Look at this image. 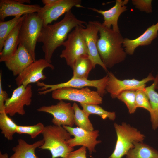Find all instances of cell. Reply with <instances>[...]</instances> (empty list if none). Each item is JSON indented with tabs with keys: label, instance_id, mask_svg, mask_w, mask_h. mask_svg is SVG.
<instances>
[{
	"label": "cell",
	"instance_id": "7c38bea8",
	"mask_svg": "<svg viewBox=\"0 0 158 158\" xmlns=\"http://www.w3.org/2000/svg\"><path fill=\"white\" fill-rule=\"evenodd\" d=\"M63 127L74 136L67 141L68 145L71 147L82 146L87 148L90 154L96 152L95 147L97 145L101 142L100 140H97L99 135L98 130L87 131L78 127L73 128L66 126Z\"/></svg>",
	"mask_w": 158,
	"mask_h": 158
},
{
	"label": "cell",
	"instance_id": "ba28073f",
	"mask_svg": "<svg viewBox=\"0 0 158 158\" xmlns=\"http://www.w3.org/2000/svg\"><path fill=\"white\" fill-rule=\"evenodd\" d=\"M52 98L59 101L68 100L80 104H100L103 99L97 91L91 90L87 87L80 89L71 87H64L52 92Z\"/></svg>",
	"mask_w": 158,
	"mask_h": 158
},
{
	"label": "cell",
	"instance_id": "ac0fdd59",
	"mask_svg": "<svg viewBox=\"0 0 158 158\" xmlns=\"http://www.w3.org/2000/svg\"><path fill=\"white\" fill-rule=\"evenodd\" d=\"M158 35V21L149 27L141 35L135 39L124 38L123 46L127 54L132 55L135 49L141 46H147Z\"/></svg>",
	"mask_w": 158,
	"mask_h": 158
},
{
	"label": "cell",
	"instance_id": "8992f818",
	"mask_svg": "<svg viewBox=\"0 0 158 158\" xmlns=\"http://www.w3.org/2000/svg\"><path fill=\"white\" fill-rule=\"evenodd\" d=\"M80 27L78 26L68 34L63 45L65 47L60 57L64 58L67 65L72 69L76 60L80 57L88 56V50Z\"/></svg>",
	"mask_w": 158,
	"mask_h": 158
},
{
	"label": "cell",
	"instance_id": "603a6c76",
	"mask_svg": "<svg viewBox=\"0 0 158 158\" xmlns=\"http://www.w3.org/2000/svg\"><path fill=\"white\" fill-rule=\"evenodd\" d=\"M126 158H158V151L143 142H135Z\"/></svg>",
	"mask_w": 158,
	"mask_h": 158
},
{
	"label": "cell",
	"instance_id": "30bf717a",
	"mask_svg": "<svg viewBox=\"0 0 158 158\" xmlns=\"http://www.w3.org/2000/svg\"><path fill=\"white\" fill-rule=\"evenodd\" d=\"M32 95L31 85L26 87L23 85L18 86L13 91L11 97L5 102L6 113L11 116L17 114L21 115H24L25 111L24 107L30 104Z\"/></svg>",
	"mask_w": 158,
	"mask_h": 158
},
{
	"label": "cell",
	"instance_id": "2e32d148",
	"mask_svg": "<svg viewBox=\"0 0 158 158\" xmlns=\"http://www.w3.org/2000/svg\"><path fill=\"white\" fill-rule=\"evenodd\" d=\"M41 8L38 4H23L16 0H0V21H4L6 18L10 16L16 17L37 13Z\"/></svg>",
	"mask_w": 158,
	"mask_h": 158
},
{
	"label": "cell",
	"instance_id": "5b68a950",
	"mask_svg": "<svg viewBox=\"0 0 158 158\" xmlns=\"http://www.w3.org/2000/svg\"><path fill=\"white\" fill-rule=\"evenodd\" d=\"M117 135L114 150L109 158H122L133 147L135 142H143L145 135L137 129L123 122L121 125L114 124Z\"/></svg>",
	"mask_w": 158,
	"mask_h": 158
},
{
	"label": "cell",
	"instance_id": "7a4b0ae2",
	"mask_svg": "<svg viewBox=\"0 0 158 158\" xmlns=\"http://www.w3.org/2000/svg\"><path fill=\"white\" fill-rule=\"evenodd\" d=\"M90 22L98 29L99 37L97 43V48L106 67L111 68L123 61L127 54L123 48L124 38L120 32L105 27L99 21Z\"/></svg>",
	"mask_w": 158,
	"mask_h": 158
},
{
	"label": "cell",
	"instance_id": "7402d4cb",
	"mask_svg": "<svg viewBox=\"0 0 158 158\" xmlns=\"http://www.w3.org/2000/svg\"><path fill=\"white\" fill-rule=\"evenodd\" d=\"M158 88V74L155 77L153 83L145 87V91L148 96L152 109L150 114L152 128L155 130L158 128V93L155 90Z\"/></svg>",
	"mask_w": 158,
	"mask_h": 158
},
{
	"label": "cell",
	"instance_id": "44dd1931",
	"mask_svg": "<svg viewBox=\"0 0 158 158\" xmlns=\"http://www.w3.org/2000/svg\"><path fill=\"white\" fill-rule=\"evenodd\" d=\"M43 139L32 144H28L22 139L18 140V144L12 148L13 154L10 158H39L35 153V150L42 145Z\"/></svg>",
	"mask_w": 158,
	"mask_h": 158
},
{
	"label": "cell",
	"instance_id": "6da1fadb",
	"mask_svg": "<svg viewBox=\"0 0 158 158\" xmlns=\"http://www.w3.org/2000/svg\"><path fill=\"white\" fill-rule=\"evenodd\" d=\"M87 24L86 22L78 19L70 10L60 21L43 26L37 42L43 44L42 49L44 59L51 63L54 51L63 45L71 30L78 26L85 28L84 25Z\"/></svg>",
	"mask_w": 158,
	"mask_h": 158
},
{
	"label": "cell",
	"instance_id": "d590c367",
	"mask_svg": "<svg viewBox=\"0 0 158 158\" xmlns=\"http://www.w3.org/2000/svg\"><path fill=\"white\" fill-rule=\"evenodd\" d=\"M19 2L23 4H25V3L30 4L31 1L30 0H16Z\"/></svg>",
	"mask_w": 158,
	"mask_h": 158
},
{
	"label": "cell",
	"instance_id": "4316f807",
	"mask_svg": "<svg viewBox=\"0 0 158 158\" xmlns=\"http://www.w3.org/2000/svg\"><path fill=\"white\" fill-rule=\"evenodd\" d=\"M23 16L14 17L6 21L0 22V52L3 49L4 42L10 32L23 19Z\"/></svg>",
	"mask_w": 158,
	"mask_h": 158
},
{
	"label": "cell",
	"instance_id": "ffe728a7",
	"mask_svg": "<svg viewBox=\"0 0 158 158\" xmlns=\"http://www.w3.org/2000/svg\"><path fill=\"white\" fill-rule=\"evenodd\" d=\"M22 21L15 27L5 41L2 51L0 52V62L8 60L16 51L19 45V33Z\"/></svg>",
	"mask_w": 158,
	"mask_h": 158
},
{
	"label": "cell",
	"instance_id": "836d02e7",
	"mask_svg": "<svg viewBox=\"0 0 158 158\" xmlns=\"http://www.w3.org/2000/svg\"><path fill=\"white\" fill-rule=\"evenodd\" d=\"M2 71L0 73V112L5 110L4 104L5 102L9 98L7 92L2 89Z\"/></svg>",
	"mask_w": 158,
	"mask_h": 158
},
{
	"label": "cell",
	"instance_id": "4dcf8cb0",
	"mask_svg": "<svg viewBox=\"0 0 158 158\" xmlns=\"http://www.w3.org/2000/svg\"><path fill=\"white\" fill-rule=\"evenodd\" d=\"M145 88L136 90V107L137 108H143L150 114L152 112V109L148 98L145 91Z\"/></svg>",
	"mask_w": 158,
	"mask_h": 158
},
{
	"label": "cell",
	"instance_id": "e0dca14e",
	"mask_svg": "<svg viewBox=\"0 0 158 158\" xmlns=\"http://www.w3.org/2000/svg\"><path fill=\"white\" fill-rule=\"evenodd\" d=\"M128 0H116L115 4L110 9L106 10H99L95 8H88V9L100 14L104 18L102 25L105 27L111 28L114 31L119 32L118 20L121 14L127 10L126 5Z\"/></svg>",
	"mask_w": 158,
	"mask_h": 158
},
{
	"label": "cell",
	"instance_id": "277c9868",
	"mask_svg": "<svg viewBox=\"0 0 158 158\" xmlns=\"http://www.w3.org/2000/svg\"><path fill=\"white\" fill-rule=\"evenodd\" d=\"M43 26V20L37 13L23 15L19 33V44L26 49L34 61L36 60L35 47Z\"/></svg>",
	"mask_w": 158,
	"mask_h": 158
},
{
	"label": "cell",
	"instance_id": "f1b7e54d",
	"mask_svg": "<svg viewBox=\"0 0 158 158\" xmlns=\"http://www.w3.org/2000/svg\"><path fill=\"white\" fill-rule=\"evenodd\" d=\"M136 90H129L121 93L117 97L119 100L123 102L126 106L129 113H134L137 107L135 103Z\"/></svg>",
	"mask_w": 158,
	"mask_h": 158
},
{
	"label": "cell",
	"instance_id": "9a60e30c",
	"mask_svg": "<svg viewBox=\"0 0 158 158\" xmlns=\"http://www.w3.org/2000/svg\"><path fill=\"white\" fill-rule=\"evenodd\" d=\"M88 50V56L91 61L93 68L98 65L106 71H107L100 57L97 47V43L99 38L98 35L99 30L97 27L90 21L88 22L85 28L80 27Z\"/></svg>",
	"mask_w": 158,
	"mask_h": 158
},
{
	"label": "cell",
	"instance_id": "8fae6325",
	"mask_svg": "<svg viewBox=\"0 0 158 158\" xmlns=\"http://www.w3.org/2000/svg\"><path fill=\"white\" fill-rule=\"evenodd\" d=\"M37 111L52 115L53 118L52 122L54 125L72 127L74 124V110L73 106L70 103L61 100L55 105L43 106L38 108Z\"/></svg>",
	"mask_w": 158,
	"mask_h": 158
},
{
	"label": "cell",
	"instance_id": "f546056e",
	"mask_svg": "<svg viewBox=\"0 0 158 158\" xmlns=\"http://www.w3.org/2000/svg\"><path fill=\"white\" fill-rule=\"evenodd\" d=\"M45 126L41 123L35 125L29 126L18 125L16 133L18 134H27L29 135L31 138H34L42 133Z\"/></svg>",
	"mask_w": 158,
	"mask_h": 158
},
{
	"label": "cell",
	"instance_id": "3957f363",
	"mask_svg": "<svg viewBox=\"0 0 158 158\" xmlns=\"http://www.w3.org/2000/svg\"><path fill=\"white\" fill-rule=\"evenodd\" d=\"M42 134L44 142L38 148L49 150L51 158H64L73 151L74 148L67 142L71 135L63 126L54 125L45 126Z\"/></svg>",
	"mask_w": 158,
	"mask_h": 158
},
{
	"label": "cell",
	"instance_id": "9c48e42d",
	"mask_svg": "<svg viewBox=\"0 0 158 158\" xmlns=\"http://www.w3.org/2000/svg\"><path fill=\"white\" fill-rule=\"evenodd\" d=\"M108 79L106 87V91L110 94L112 98H117L122 92L129 90H137L144 88L146 83L155 79L152 73L141 80L133 78L120 80L111 72H107Z\"/></svg>",
	"mask_w": 158,
	"mask_h": 158
},
{
	"label": "cell",
	"instance_id": "e575fe53",
	"mask_svg": "<svg viewBox=\"0 0 158 158\" xmlns=\"http://www.w3.org/2000/svg\"><path fill=\"white\" fill-rule=\"evenodd\" d=\"M58 0H42V1L45 6L52 5L57 2Z\"/></svg>",
	"mask_w": 158,
	"mask_h": 158
},
{
	"label": "cell",
	"instance_id": "8d00e7d4",
	"mask_svg": "<svg viewBox=\"0 0 158 158\" xmlns=\"http://www.w3.org/2000/svg\"><path fill=\"white\" fill-rule=\"evenodd\" d=\"M0 158H9L8 154L7 153L2 154L0 152Z\"/></svg>",
	"mask_w": 158,
	"mask_h": 158
},
{
	"label": "cell",
	"instance_id": "4fadbf2b",
	"mask_svg": "<svg viewBox=\"0 0 158 158\" xmlns=\"http://www.w3.org/2000/svg\"><path fill=\"white\" fill-rule=\"evenodd\" d=\"M81 2L80 0H58L52 5L42 7L37 13L43 20V26H45L56 20L74 6L83 7L81 5Z\"/></svg>",
	"mask_w": 158,
	"mask_h": 158
},
{
	"label": "cell",
	"instance_id": "484cf974",
	"mask_svg": "<svg viewBox=\"0 0 158 158\" xmlns=\"http://www.w3.org/2000/svg\"><path fill=\"white\" fill-rule=\"evenodd\" d=\"M73 107L74 110V122L78 127L87 131L94 130L93 125L89 118V115L83 109H81L77 104L74 102Z\"/></svg>",
	"mask_w": 158,
	"mask_h": 158
},
{
	"label": "cell",
	"instance_id": "52a82bcc",
	"mask_svg": "<svg viewBox=\"0 0 158 158\" xmlns=\"http://www.w3.org/2000/svg\"><path fill=\"white\" fill-rule=\"evenodd\" d=\"M108 79L107 75L101 79L92 80L72 77L70 80L64 83L50 85L39 81L37 83V85L38 86L41 87L38 90V94L40 95H45L55 90L64 87L81 89L86 87H92L96 88L97 92L102 97L106 92L105 88Z\"/></svg>",
	"mask_w": 158,
	"mask_h": 158
},
{
	"label": "cell",
	"instance_id": "d6986e66",
	"mask_svg": "<svg viewBox=\"0 0 158 158\" xmlns=\"http://www.w3.org/2000/svg\"><path fill=\"white\" fill-rule=\"evenodd\" d=\"M34 61L26 49L21 44H19L15 54L5 63L8 69L12 72L13 76H16Z\"/></svg>",
	"mask_w": 158,
	"mask_h": 158
},
{
	"label": "cell",
	"instance_id": "5bb4252c",
	"mask_svg": "<svg viewBox=\"0 0 158 158\" xmlns=\"http://www.w3.org/2000/svg\"><path fill=\"white\" fill-rule=\"evenodd\" d=\"M47 68L53 70L54 67L45 59L36 60L16 77V85L18 87L23 85L26 87L30 83L46 79L47 77L43 71Z\"/></svg>",
	"mask_w": 158,
	"mask_h": 158
},
{
	"label": "cell",
	"instance_id": "83f0119b",
	"mask_svg": "<svg viewBox=\"0 0 158 158\" xmlns=\"http://www.w3.org/2000/svg\"><path fill=\"white\" fill-rule=\"evenodd\" d=\"M83 109L89 116L92 114L99 116L102 119L108 118L114 121L116 117V113L114 112L107 111L103 109L98 104H80Z\"/></svg>",
	"mask_w": 158,
	"mask_h": 158
},
{
	"label": "cell",
	"instance_id": "d6a6232c",
	"mask_svg": "<svg viewBox=\"0 0 158 158\" xmlns=\"http://www.w3.org/2000/svg\"><path fill=\"white\" fill-rule=\"evenodd\" d=\"M86 148L82 146L79 149L69 153L64 158H87Z\"/></svg>",
	"mask_w": 158,
	"mask_h": 158
},
{
	"label": "cell",
	"instance_id": "cb8c5ba5",
	"mask_svg": "<svg viewBox=\"0 0 158 158\" xmlns=\"http://www.w3.org/2000/svg\"><path fill=\"white\" fill-rule=\"evenodd\" d=\"M92 68V64L88 56H81L76 60L73 65V77L87 79L89 74Z\"/></svg>",
	"mask_w": 158,
	"mask_h": 158
},
{
	"label": "cell",
	"instance_id": "1f68e13d",
	"mask_svg": "<svg viewBox=\"0 0 158 158\" xmlns=\"http://www.w3.org/2000/svg\"><path fill=\"white\" fill-rule=\"evenodd\" d=\"M152 0H132V2L136 8L140 11L147 13L152 12Z\"/></svg>",
	"mask_w": 158,
	"mask_h": 158
},
{
	"label": "cell",
	"instance_id": "d4e9b609",
	"mask_svg": "<svg viewBox=\"0 0 158 158\" xmlns=\"http://www.w3.org/2000/svg\"><path fill=\"white\" fill-rule=\"evenodd\" d=\"M18 125L9 117L5 110L0 112V129L1 133L9 140H11L15 133Z\"/></svg>",
	"mask_w": 158,
	"mask_h": 158
}]
</instances>
